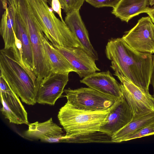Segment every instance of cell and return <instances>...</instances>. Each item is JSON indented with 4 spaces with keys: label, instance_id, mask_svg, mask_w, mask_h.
<instances>
[{
    "label": "cell",
    "instance_id": "6da1fadb",
    "mask_svg": "<svg viewBox=\"0 0 154 154\" xmlns=\"http://www.w3.org/2000/svg\"><path fill=\"white\" fill-rule=\"evenodd\" d=\"M105 53L115 72L149 90L153 55L134 50L119 38L108 41Z\"/></svg>",
    "mask_w": 154,
    "mask_h": 154
},
{
    "label": "cell",
    "instance_id": "7a4b0ae2",
    "mask_svg": "<svg viewBox=\"0 0 154 154\" xmlns=\"http://www.w3.org/2000/svg\"><path fill=\"white\" fill-rule=\"evenodd\" d=\"M16 49L4 48L0 51L1 76L25 104L36 103V85L20 63Z\"/></svg>",
    "mask_w": 154,
    "mask_h": 154
},
{
    "label": "cell",
    "instance_id": "3957f363",
    "mask_svg": "<svg viewBox=\"0 0 154 154\" xmlns=\"http://www.w3.org/2000/svg\"><path fill=\"white\" fill-rule=\"evenodd\" d=\"M111 107L105 110L91 111L75 108L67 102L60 109L57 115L66 132L61 140L100 131L107 122Z\"/></svg>",
    "mask_w": 154,
    "mask_h": 154
},
{
    "label": "cell",
    "instance_id": "277c9868",
    "mask_svg": "<svg viewBox=\"0 0 154 154\" xmlns=\"http://www.w3.org/2000/svg\"><path fill=\"white\" fill-rule=\"evenodd\" d=\"M28 1L44 34L54 47H76L83 49L65 23L55 15L46 0Z\"/></svg>",
    "mask_w": 154,
    "mask_h": 154
},
{
    "label": "cell",
    "instance_id": "5b68a950",
    "mask_svg": "<svg viewBox=\"0 0 154 154\" xmlns=\"http://www.w3.org/2000/svg\"><path fill=\"white\" fill-rule=\"evenodd\" d=\"M64 92L69 104L77 109L91 111L107 110L119 99L89 87L75 89L69 88Z\"/></svg>",
    "mask_w": 154,
    "mask_h": 154
},
{
    "label": "cell",
    "instance_id": "8992f818",
    "mask_svg": "<svg viewBox=\"0 0 154 154\" xmlns=\"http://www.w3.org/2000/svg\"><path fill=\"white\" fill-rule=\"evenodd\" d=\"M24 24L29 36L33 56V72L38 83L52 73L44 47L45 34L36 18H29Z\"/></svg>",
    "mask_w": 154,
    "mask_h": 154
},
{
    "label": "cell",
    "instance_id": "52a82bcc",
    "mask_svg": "<svg viewBox=\"0 0 154 154\" xmlns=\"http://www.w3.org/2000/svg\"><path fill=\"white\" fill-rule=\"evenodd\" d=\"M122 38L137 51L154 53V24L149 16L140 19L136 25L126 32Z\"/></svg>",
    "mask_w": 154,
    "mask_h": 154
},
{
    "label": "cell",
    "instance_id": "ba28073f",
    "mask_svg": "<svg viewBox=\"0 0 154 154\" xmlns=\"http://www.w3.org/2000/svg\"><path fill=\"white\" fill-rule=\"evenodd\" d=\"M114 75L121 82L123 95L133 115L154 110V98L149 90L137 86L117 72Z\"/></svg>",
    "mask_w": 154,
    "mask_h": 154
},
{
    "label": "cell",
    "instance_id": "9c48e42d",
    "mask_svg": "<svg viewBox=\"0 0 154 154\" xmlns=\"http://www.w3.org/2000/svg\"><path fill=\"white\" fill-rule=\"evenodd\" d=\"M0 97L2 114L10 123L17 125L29 124L27 113L19 97L4 79L0 76Z\"/></svg>",
    "mask_w": 154,
    "mask_h": 154
},
{
    "label": "cell",
    "instance_id": "30bf717a",
    "mask_svg": "<svg viewBox=\"0 0 154 154\" xmlns=\"http://www.w3.org/2000/svg\"><path fill=\"white\" fill-rule=\"evenodd\" d=\"M69 73H52L36 83V103L54 106L64 92Z\"/></svg>",
    "mask_w": 154,
    "mask_h": 154
},
{
    "label": "cell",
    "instance_id": "8fae6325",
    "mask_svg": "<svg viewBox=\"0 0 154 154\" xmlns=\"http://www.w3.org/2000/svg\"><path fill=\"white\" fill-rule=\"evenodd\" d=\"M64 57L81 78H85L100 69L95 60L79 47H54Z\"/></svg>",
    "mask_w": 154,
    "mask_h": 154
},
{
    "label": "cell",
    "instance_id": "7c38bea8",
    "mask_svg": "<svg viewBox=\"0 0 154 154\" xmlns=\"http://www.w3.org/2000/svg\"><path fill=\"white\" fill-rule=\"evenodd\" d=\"M133 114L123 96L112 106L107 117L106 122L101 127L100 131L112 136L127 124Z\"/></svg>",
    "mask_w": 154,
    "mask_h": 154
},
{
    "label": "cell",
    "instance_id": "4fadbf2b",
    "mask_svg": "<svg viewBox=\"0 0 154 154\" xmlns=\"http://www.w3.org/2000/svg\"><path fill=\"white\" fill-rule=\"evenodd\" d=\"M89 87L117 98L123 96L121 84L109 71L91 74L80 80Z\"/></svg>",
    "mask_w": 154,
    "mask_h": 154
},
{
    "label": "cell",
    "instance_id": "5bb4252c",
    "mask_svg": "<svg viewBox=\"0 0 154 154\" xmlns=\"http://www.w3.org/2000/svg\"><path fill=\"white\" fill-rule=\"evenodd\" d=\"M28 126L24 135L29 139L49 143H61L64 135L62 128L54 122L51 118L42 122L29 123Z\"/></svg>",
    "mask_w": 154,
    "mask_h": 154
},
{
    "label": "cell",
    "instance_id": "9a60e30c",
    "mask_svg": "<svg viewBox=\"0 0 154 154\" xmlns=\"http://www.w3.org/2000/svg\"><path fill=\"white\" fill-rule=\"evenodd\" d=\"M64 21L81 44L83 50L95 60H97V53L90 42L88 31L82 20L79 10H73L66 14Z\"/></svg>",
    "mask_w": 154,
    "mask_h": 154
},
{
    "label": "cell",
    "instance_id": "2e32d148",
    "mask_svg": "<svg viewBox=\"0 0 154 154\" xmlns=\"http://www.w3.org/2000/svg\"><path fill=\"white\" fill-rule=\"evenodd\" d=\"M14 11L15 17L14 30L17 38L22 44V61L26 70L35 82L37 78L33 72V56L29 36L24 23L18 14Z\"/></svg>",
    "mask_w": 154,
    "mask_h": 154
},
{
    "label": "cell",
    "instance_id": "e0dca14e",
    "mask_svg": "<svg viewBox=\"0 0 154 154\" xmlns=\"http://www.w3.org/2000/svg\"><path fill=\"white\" fill-rule=\"evenodd\" d=\"M149 0H121L112 13L122 21L128 23L132 18L146 12L149 8Z\"/></svg>",
    "mask_w": 154,
    "mask_h": 154
},
{
    "label": "cell",
    "instance_id": "ac0fdd59",
    "mask_svg": "<svg viewBox=\"0 0 154 154\" xmlns=\"http://www.w3.org/2000/svg\"><path fill=\"white\" fill-rule=\"evenodd\" d=\"M154 122V110L133 115L131 120L111 136L112 143L124 141L128 137L144 126Z\"/></svg>",
    "mask_w": 154,
    "mask_h": 154
},
{
    "label": "cell",
    "instance_id": "d6986e66",
    "mask_svg": "<svg viewBox=\"0 0 154 154\" xmlns=\"http://www.w3.org/2000/svg\"><path fill=\"white\" fill-rule=\"evenodd\" d=\"M43 42L52 73H64L75 72V70L64 57L49 41L45 35Z\"/></svg>",
    "mask_w": 154,
    "mask_h": 154
},
{
    "label": "cell",
    "instance_id": "ffe728a7",
    "mask_svg": "<svg viewBox=\"0 0 154 154\" xmlns=\"http://www.w3.org/2000/svg\"><path fill=\"white\" fill-rule=\"evenodd\" d=\"M8 3V7L5 9L2 16L0 26V34L4 43V48L7 49L15 46L14 30L15 12L11 5Z\"/></svg>",
    "mask_w": 154,
    "mask_h": 154
},
{
    "label": "cell",
    "instance_id": "44dd1931",
    "mask_svg": "<svg viewBox=\"0 0 154 154\" xmlns=\"http://www.w3.org/2000/svg\"><path fill=\"white\" fill-rule=\"evenodd\" d=\"M61 142L79 143H112L111 136L100 131L69 138L62 139Z\"/></svg>",
    "mask_w": 154,
    "mask_h": 154
},
{
    "label": "cell",
    "instance_id": "7402d4cb",
    "mask_svg": "<svg viewBox=\"0 0 154 154\" xmlns=\"http://www.w3.org/2000/svg\"><path fill=\"white\" fill-rule=\"evenodd\" d=\"M154 135V122L143 127L127 137L124 141Z\"/></svg>",
    "mask_w": 154,
    "mask_h": 154
},
{
    "label": "cell",
    "instance_id": "603a6c76",
    "mask_svg": "<svg viewBox=\"0 0 154 154\" xmlns=\"http://www.w3.org/2000/svg\"><path fill=\"white\" fill-rule=\"evenodd\" d=\"M61 8L68 13L73 10H79L85 0H58Z\"/></svg>",
    "mask_w": 154,
    "mask_h": 154
},
{
    "label": "cell",
    "instance_id": "cb8c5ba5",
    "mask_svg": "<svg viewBox=\"0 0 154 154\" xmlns=\"http://www.w3.org/2000/svg\"><path fill=\"white\" fill-rule=\"evenodd\" d=\"M121 0H85L88 3L97 8L111 7L115 8Z\"/></svg>",
    "mask_w": 154,
    "mask_h": 154
},
{
    "label": "cell",
    "instance_id": "d4e9b609",
    "mask_svg": "<svg viewBox=\"0 0 154 154\" xmlns=\"http://www.w3.org/2000/svg\"><path fill=\"white\" fill-rule=\"evenodd\" d=\"M51 8L53 10L57 13L60 17L61 20L65 22L61 14V7L60 3L58 0H51Z\"/></svg>",
    "mask_w": 154,
    "mask_h": 154
},
{
    "label": "cell",
    "instance_id": "484cf974",
    "mask_svg": "<svg viewBox=\"0 0 154 154\" xmlns=\"http://www.w3.org/2000/svg\"><path fill=\"white\" fill-rule=\"evenodd\" d=\"M150 84L152 85L153 88V94L152 96L154 98V55L153 57L152 67L150 76Z\"/></svg>",
    "mask_w": 154,
    "mask_h": 154
},
{
    "label": "cell",
    "instance_id": "4316f807",
    "mask_svg": "<svg viewBox=\"0 0 154 154\" xmlns=\"http://www.w3.org/2000/svg\"><path fill=\"white\" fill-rule=\"evenodd\" d=\"M145 13L148 14L151 18L154 24V6L152 8H149Z\"/></svg>",
    "mask_w": 154,
    "mask_h": 154
},
{
    "label": "cell",
    "instance_id": "83f0119b",
    "mask_svg": "<svg viewBox=\"0 0 154 154\" xmlns=\"http://www.w3.org/2000/svg\"><path fill=\"white\" fill-rule=\"evenodd\" d=\"M149 5L151 6L154 5V0H149Z\"/></svg>",
    "mask_w": 154,
    "mask_h": 154
}]
</instances>
